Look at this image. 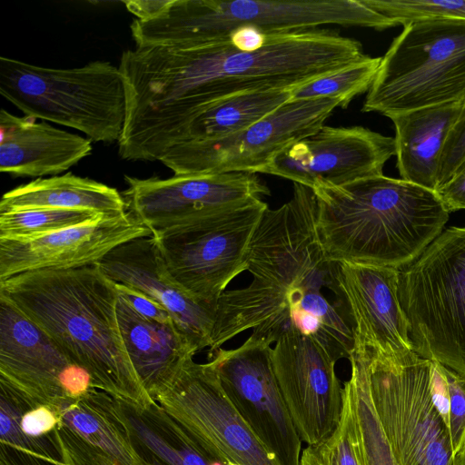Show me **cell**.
Wrapping results in <instances>:
<instances>
[{
    "mask_svg": "<svg viewBox=\"0 0 465 465\" xmlns=\"http://www.w3.org/2000/svg\"><path fill=\"white\" fill-rule=\"evenodd\" d=\"M361 44L322 29L268 35L259 50L229 40L191 47L135 46L119 68L127 94L118 153L158 161L176 134L211 104L262 89L291 90L362 60Z\"/></svg>",
    "mask_w": 465,
    "mask_h": 465,
    "instance_id": "6da1fadb",
    "label": "cell"
},
{
    "mask_svg": "<svg viewBox=\"0 0 465 465\" xmlns=\"http://www.w3.org/2000/svg\"><path fill=\"white\" fill-rule=\"evenodd\" d=\"M316 218L313 191L295 183L288 202L264 211L248 249L246 271L252 281L220 296L209 356L248 329L272 344L293 327L316 340L336 361L350 358L352 322L349 311L323 292L345 302L338 263L324 255Z\"/></svg>",
    "mask_w": 465,
    "mask_h": 465,
    "instance_id": "7a4b0ae2",
    "label": "cell"
},
{
    "mask_svg": "<svg viewBox=\"0 0 465 465\" xmlns=\"http://www.w3.org/2000/svg\"><path fill=\"white\" fill-rule=\"evenodd\" d=\"M0 296L48 334L94 388L139 406L154 401L125 349L116 286L97 264L17 274L0 281Z\"/></svg>",
    "mask_w": 465,
    "mask_h": 465,
    "instance_id": "3957f363",
    "label": "cell"
},
{
    "mask_svg": "<svg viewBox=\"0 0 465 465\" xmlns=\"http://www.w3.org/2000/svg\"><path fill=\"white\" fill-rule=\"evenodd\" d=\"M312 190L319 241L337 263L401 270L442 232L450 213L436 192L384 174Z\"/></svg>",
    "mask_w": 465,
    "mask_h": 465,
    "instance_id": "277c9868",
    "label": "cell"
},
{
    "mask_svg": "<svg viewBox=\"0 0 465 465\" xmlns=\"http://www.w3.org/2000/svg\"><path fill=\"white\" fill-rule=\"evenodd\" d=\"M326 25L380 31L398 25L361 0H171L155 18L134 19L131 33L136 46L191 47L227 41L246 26L277 35Z\"/></svg>",
    "mask_w": 465,
    "mask_h": 465,
    "instance_id": "5b68a950",
    "label": "cell"
},
{
    "mask_svg": "<svg viewBox=\"0 0 465 465\" xmlns=\"http://www.w3.org/2000/svg\"><path fill=\"white\" fill-rule=\"evenodd\" d=\"M0 94L25 116L75 129L94 142L118 143L126 121L124 79L106 61L60 69L0 56Z\"/></svg>",
    "mask_w": 465,
    "mask_h": 465,
    "instance_id": "8992f818",
    "label": "cell"
},
{
    "mask_svg": "<svg viewBox=\"0 0 465 465\" xmlns=\"http://www.w3.org/2000/svg\"><path fill=\"white\" fill-rule=\"evenodd\" d=\"M399 296L414 351L465 377V225L400 270Z\"/></svg>",
    "mask_w": 465,
    "mask_h": 465,
    "instance_id": "52a82bcc",
    "label": "cell"
},
{
    "mask_svg": "<svg viewBox=\"0 0 465 465\" xmlns=\"http://www.w3.org/2000/svg\"><path fill=\"white\" fill-rule=\"evenodd\" d=\"M465 97V23L403 25L381 59L362 112L388 118Z\"/></svg>",
    "mask_w": 465,
    "mask_h": 465,
    "instance_id": "ba28073f",
    "label": "cell"
},
{
    "mask_svg": "<svg viewBox=\"0 0 465 465\" xmlns=\"http://www.w3.org/2000/svg\"><path fill=\"white\" fill-rule=\"evenodd\" d=\"M268 208L262 200L203 222L153 234L167 277L194 300L212 305L247 269L251 239Z\"/></svg>",
    "mask_w": 465,
    "mask_h": 465,
    "instance_id": "9c48e42d",
    "label": "cell"
},
{
    "mask_svg": "<svg viewBox=\"0 0 465 465\" xmlns=\"http://www.w3.org/2000/svg\"><path fill=\"white\" fill-rule=\"evenodd\" d=\"M365 357L371 399L400 465H455L450 431L430 393L433 361L395 365Z\"/></svg>",
    "mask_w": 465,
    "mask_h": 465,
    "instance_id": "30bf717a",
    "label": "cell"
},
{
    "mask_svg": "<svg viewBox=\"0 0 465 465\" xmlns=\"http://www.w3.org/2000/svg\"><path fill=\"white\" fill-rule=\"evenodd\" d=\"M337 107L344 108L338 98L290 100L242 131L215 140L174 144L158 161L174 175L259 173L282 149L323 126Z\"/></svg>",
    "mask_w": 465,
    "mask_h": 465,
    "instance_id": "8fae6325",
    "label": "cell"
},
{
    "mask_svg": "<svg viewBox=\"0 0 465 465\" xmlns=\"http://www.w3.org/2000/svg\"><path fill=\"white\" fill-rule=\"evenodd\" d=\"M154 401L213 455L239 465H281L241 417L210 361H186Z\"/></svg>",
    "mask_w": 465,
    "mask_h": 465,
    "instance_id": "7c38bea8",
    "label": "cell"
},
{
    "mask_svg": "<svg viewBox=\"0 0 465 465\" xmlns=\"http://www.w3.org/2000/svg\"><path fill=\"white\" fill-rule=\"evenodd\" d=\"M128 212L152 234L203 222L270 195L256 173L173 175L141 179L124 175Z\"/></svg>",
    "mask_w": 465,
    "mask_h": 465,
    "instance_id": "4fadbf2b",
    "label": "cell"
},
{
    "mask_svg": "<svg viewBox=\"0 0 465 465\" xmlns=\"http://www.w3.org/2000/svg\"><path fill=\"white\" fill-rule=\"evenodd\" d=\"M267 341L250 337L239 347L218 349L211 361L226 395L281 465H299L302 440L280 390Z\"/></svg>",
    "mask_w": 465,
    "mask_h": 465,
    "instance_id": "5bb4252c",
    "label": "cell"
},
{
    "mask_svg": "<svg viewBox=\"0 0 465 465\" xmlns=\"http://www.w3.org/2000/svg\"><path fill=\"white\" fill-rule=\"evenodd\" d=\"M396 155L394 137L363 126H322L282 149L260 171L311 189L338 187L383 175L386 162Z\"/></svg>",
    "mask_w": 465,
    "mask_h": 465,
    "instance_id": "9a60e30c",
    "label": "cell"
},
{
    "mask_svg": "<svg viewBox=\"0 0 465 465\" xmlns=\"http://www.w3.org/2000/svg\"><path fill=\"white\" fill-rule=\"evenodd\" d=\"M274 343L273 370L296 431L307 446L317 444L335 430L341 417L343 386L336 361L293 327Z\"/></svg>",
    "mask_w": 465,
    "mask_h": 465,
    "instance_id": "2e32d148",
    "label": "cell"
},
{
    "mask_svg": "<svg viewBox=\"0 0 465 465\" xmlns=\"http://www.w3.org/2000/svg\"><path fill=\"white\" fill-rule=\"evenodd\" d=\"M0 378L33 401L53 408L94 388L89 375L3 296H0Z\"/></svg>",
    "mask_w": 465,
    "mask_h": 465,
    "instance_id": "e0dca14e",
    "label": "cell"
},
{
    "mask_svg": "<svg viewBox=\"0 0 465 465\" xmlns=\"http://www.w3.org/2000/svg\"><path fill=\"white\" fill-rule=\"evenodd\" d=\"M399 275L400 270L390 267L338 263V282L353 327V349L403 365L420 356L400 302Z\"/></svg>",
    "mask_w": 465,
    "mask_h": 465,
    "instance_id": "ac0fdd59",
    "label": "cell"
},
{
    "mask_svg": "<svg viewBox=\"0 0 465 465\" xmlns=\"http://www.w3.org/2000/svg\"><path fill=\"white\" fill-rule=\"evenodd\" d=\"M152 235L129 212L26 240H0V281L27 272L96 264L117 246Z\"/></svg>",
    "mask_w": 465,
    "mask_h": 465,
    "instance_id": "d6986e66",
    "label": "cell"
},
{
    "mask_svg": "<svg viewBox=\"0 0 465 465\" xmlns=\"http://www.w3.org/2000/svg\"><path fill=\"white\" fill-rule=\"evenodd\" d=\"M96 264L114 283L163 305L198 351L210 347L217 305L194 300L167 277L153 234L117 246Z\"/></svg>",
    "mask_w": 465,
    "mask_h": 465,
    "instance_id": "ffe728a7",
    "label": "cell"
},
{
    "mask_svg": "<svg viewBox=\"0 0 465 465\" xmlns=\"http://www.w3.org/2000/svg\"><path fill=\"white\" fill-rule=\"evenodd\" d=\"M56 409L67 465H148L134 446L114 397L91 388Z\"/></svg>",
    "mask_w": 465,
    "mask_h": 465,
    "instance_id": "44dd1931",
    "label": "cell"
},
{
    "mask_svg": "<svg viewBox=\"0 0 465 465\" xmlns=\"http://www.w3.org/2000/svg\"><path fill=\"white\" fill-rule=\"evenodd\" d=\"M92 141L0 110V170L15 177L55 176L91 154Z\"/></svg>",
    "mask_w": 465,
    "mask_h": 465,
    "instance_id": "7402d4cb",
    "label": "cell"
},
{
    "mask_svg": "<svg viewBox=\"0 0 465 465\" xmlns=\"http://www.w3.org/2000/svg\"><path fill=\"white\" fill-rule=\"evenodd\" d=\"M56 408L0 378V465H67Z\"/></svg>",
    "mask_w": 465,
    "mask_h": 465,
    "instance_id": "603a6c76",
    "label": "cell"
},
{
    "mask_svg": "<svg viewBox=\"0 0 465 465\" xmlns=\"http://www.w3.org/2000/svg\"><path fill=\"white\" fill-rule=\"evenodd\" d=\"M117 315L132 364L143 386L154 400L198 350L175 323L142 316L121 294Z\"/></svg>",
    "mask_w": 465,
    "mask_h": 465,
    "instance_id": "cb8c5ba5",
    "label": "cell"
},
{
    "mask_svg": "<svg viewBox=\"0 0 465 465\" xmlns=\"http://www.w3.org/2000/svg\"><path fill=\"white\" fill-rule=\"evenodd\" d=\"M463 100L390 117L395 127L396 166L401 179L436 192L441 154Z\"/></svg>",
    "mask_w": 465,
    "mask_h": 465,
    "instance_id": "d4e9b609",
    "label": "cell"
},
{
    "mask_svg": "<svg viewBox=\"0 0 465 465\" xmlns=\"http://www.w3.org/2000/svg\"><path fill=\"white\" fill-rule=\"evenodd\" d=\"M134 446L148 465H227L207 450L157 401L146 406L117 400Z\"/></svg>",
    "mask_w": 465,
    "mask_h": 465,
    "instance_id": "484cf974",
    "label": "cell"
},
{
    "mask_svg": "<svg viewBox=\"0 0 465 465\" xmlns=\"http://www.w3.org/2000/svg\"><path fill=\"white\" fill-rule=\"evenodd\" d=\"M36 208L91 210L104 215L128 213L115 188L71 173L33 180L6 192L0 202V213Z\"/></svg>",
    "mask_w": 465,
    "mask_h": 465,
    "instance_id": "4316f807",
    "label": "cell"
},
{
    "mask_svg": "<svg viewBox=\"0 0 465 465\" xmlns=\"http://www.w3.org/2000/svg\"><path fill=\"white\" fill-rule=\"evenodd\" d=\"M290 99L288 89L253 90L225 97L193 118L179 131L169 148L181 143L215 140L242 131Z\"/></svg>",
    "mask_w": 465,
    "mask_h": 465,
    "instance_id": "83f0119b",
    "label": "cell"
},
{
    "mask_svg": "<svg viewBox=\"0 0 465 465\" xmlns=\"http://www.w3.org/2000/svg\"><path fill=\"white\" fill-rule=\"evenodd\" d=\"M344 385L352 400L366 465H400L376 412L366 368L359 364L351 366Z\"/></svg>",
    "mask_w": 465,
    "mask_h": 465,
    "instance_id": "f1b7e54d",
    "label": "cell"
},
{
    "mask_svg": "<svg viewBox=\"0 0 465 465\" xmlns=\"http://www.w3.org/2000/svg\"><path fill=\"white\" fill-rule=\"evenodd\" d=\"M342 411L335 430L302 451L299 465H366L350 391L343 385Z\"/></svg>",
    "mask_w": 465,
    "mask_h": 465,
    "instance_id": "f546056e",
    "label": "cell"
},
{
    "mask_svg": "<svg viewBox=\"0 0 465 465\" xmlns=\"http://www.w3.org/2000/svg\"><path fill=\"white\" fill-rule=\"evenodd\" d=\"M381 57L366 55L362 60L322 75L290 90V100L338 98L344 108L356 96L369 91L377 74Z\"/></svg>",
    "mask_w": 465,
    "mask_h": 465,
    "instance_id": "4dcf8cb0",
    "label": "cell"
},
{
    "mask_svg": "<svg viewBox=\"0 0 465 465\" xmlns=\"http://www.w3.org/2000/svg\"><path fill=\"white\" fill-rule=\"evenodd\" d=\"M104 215L91 210L36 208L0 213V240H26Z\"/></svg>",
    "mask_w": 465,
    "mask_h": 465,
    "instance_id": "1f68e13d",
    "label": "cell"
},
{
    "mask_svg": "<svg viewBox=\"0 0 465 465\" xmlns=\"http://www.w3.org/2000/svg\"><path fill=\"white\" fill-rule=\"evenodd\" d=\"M398 25L417 21L465 23V0H361Z\"/></svg>",
    "mask_w": 465,
    "mask_h": 465,
    "instance_id": "d6a6232c",
    "label": "cell"
},
{
    "mask_svg": "<svg viewBox=\"0 0 465 465\" xmlns=\"http://www.w3.org/2000/svg\"><path fill=\"white\" fill-rule=\"evenodd\" d=\"M441 367L450 395L449 431L455 456L465 441V377Z\"/></svg>",
    "mask_w": 465,
    "mask_h": 465,
    "instance_id": "836d02e7",
    "label": "cell"
},
{
    "mask_svg": "<svg viewBox=\"0 0 465 465\" xmlns=\"http://www.w3.org/2000/svg\"><path fill=\"white\" fill-rule=\"evenodd\" d=\"M465 166V97L459 118L444 146L438 173L437 189Z\"/></svg>",
    "mask_w": 465,
    "mask_h": 465,
    "instance_id": "e575fe53",
    "label": "cell"
},
{
    "mask_svg": "<svg viewBox=\"0 0 465 465\" xmlns=\"http://www.w3.org/2000/svg\"><path fill=\"white\" fill-rule=\"evenodd\" d=\"M115 286L119 294L124 296L142 316L160 322L175 323L172 314L163 305L150 297L130 287L119 284H115Z\"/></svg>",
    "mask_w": 465,
    "mask_h": 465,
    "instance_id": "d590c367",
    "label": "cell"
},
{
    "mask_svg": "<svg viewBox=\"0 0 465 465\" xmlns=\"http://www.w3.org/2000/svg\"><path fill=\"white\" fill-rule=\"evenodd\" d=\"M436 193L450 213L465 210V166Z\"/></svg>",
    "mask_w": 465,
    "mask_h": 465,
    "instance_id": "8d00e7d4",
    "label": "cell"
},
{
    "mask_svg": "<svg viewBox=\"0 0 465 465\" xmlns=\"http://www.w3.org/2000/svg\"><path fill=\"white\" fill-rule=\"evenodd\" d=\"M430 393L432 401L449 430L450 395L441 364L433 361Z\"/></svg>",
    "mask_w": 465,
    "mask_h": 465,
    "instance_id": "74e56055",
    "label": "cell"
},
{
    "mask_svg": "<svg viewBox=\"0 0 465 465\" xmlns=\"http://www.w3.org/2000/svg\"><path fill=\"white\" fill-rule=\"evenodd\" d=\"M267 35L256 28L246 26L232 32L228 40L235 48L241 51L252 52L264 45Z\"/></svg>",
    "mask_w": 465,
    "mask_h": 465,
    "instance_id": "f35d334b",
    "label": "cell"
},
{
    "mask_svg": "<svg viewBox=\"0 0 465 465\" xmlns=\"http://www.w3.org/2000/svg\"><path fill=\"white\" fill-rule=\"evenodd\" d=\"M171 0H130L124 1L127 10L139 20H150L158 16Z\"/></svg>",
    "mask_w": 465,
    "mask_h": 465,
    "instance_id": "ab89813d",
    "label": "cell"
},
{
    "mask_svg": "<svg viewBox=\"0 0 465 465\" xmlns=\"http://www.w3.org/2000/svg\"><path fill=\"white\" fill-rule=\"evenodd\" d=\"M455 465H465V445L454 456Z\"/></svg>",
    "mask_w": 465,
    "mask_h": 465,
    "instance_id": "60d3db41",
    "label": "cell"
},
{
    "mask_svg": "<svg viewBox=\"0 0 465 465\" xmlns=\"http://www.w3.org/2000/svg\"><path fill=\"white\" fill-rule=\"evenodd\" d=\"M227 465H239V464L232 462V461H229Z\"/></svg>",
    "mask_w": 465,
    "mask_h": 465,
    "instance_id": "b9f144b4",
    "label": "cell"
},
{
    "mask_svg": "<svg viewBox=\"0 0 465 465\" xmlns=\"http://www.w3.org/2000/svg\"><path fill=\"white\" fill-rule=\"evenodd\" d=\"M463 445H465V441H464V444H463ZM461 448H462V447H461Z\"/></svg>",
    "mask_w": 465,
    "mask_h": 465,
    "instance_id": "7bdbcfd3",
    "label": "cell"
}]
</instances>
